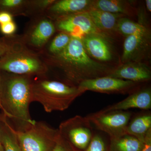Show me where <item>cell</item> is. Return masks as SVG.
Segmentation results:
<instances>
[{
	"label": "cell",
	"instance_id": "44dd1931",
	"mask_svg": "<svg viewBox=\"0 0 151 151\" xmlns=\"http://www.w3.org/2000/svg\"><path fill=\"white\" fill-rule=\"evenodd\" d=\"M111 141L116 151H141L144 145L143 142L128 134L123 135Z\"/></svg>",
	"mask_w": 151,
	"mask_h": 151
},
{
	"label": "cell",
	"instance_id": "52a82bcc",
	"mask_svg": "<svg viewBox=\"0 0 151 151\" xmlns=\"http://www.w3.org/2000/svg\"><path fill=\"white\" fill-rule=\"evenodd\" d=\"M56 31L52 20L45 15L39 16L32 18L21 39L28 47L39 54Z\"/></svg>",
	"mask_w": 151,
	"mask_h": 151
},
{
	"label": "cell",
	"instance_id": "7c38bea8",
	"mask_svg": "<svg viewBox=\"0 0 151 151\" xmlns=\"http://www.w3.org/2000/svg\"><path fill=\"white\" fill-rule=\"evenodd\" d=\"M81 40L85 51L91 58L101 62L113 59V51L107 36L90 34L84 36Z\"/></svg>",
	"mask_w": 151,
	"mask_h": 151
},
{
	"label": "cell",
	"instance_id": "f546056e",
	"mask_svg": "<svg viewBox=\"0 0 151 151\" xmlns=\"http://www.w3.org/2000/svg\"><path fill=\"white\" fill-rule=\"evenodd\" d=\"M141 151H151V132L146 137L144 147Z\"/></svg>",
	"mask_w": 151,
	"mask_h": 151
},
{
	"label": "cell",
	"instance_id": "d4e9b609",
	"mask_svg": "<svg viewBox=\"0 0 151 151\" xmlns=\"http://www.w3.org/2000/svg\"><path fill=\"white\" fill-rule=\"evenodd\" d=\"M85 151H106V144L103 137L99 134H94Z\"/></svg>",
	"mask_w": 151,
	"mask_h": 151
},
{
	"label": "cell",
	"instance_id": "8992f818",
	"mask_svg": "<svg viewBox=\"0 0 151 151\" xmlns=\"http://www.w3.org/2000/svg\"><path fill=\"white\" fill-rule=\"evenodd\" d=\"M92 124L87 116L77 115L62 122L58 129L69 145L85 151L94 134Z\"/></svg>",
	"mask_w": 151,
	"mask_h": 151
},
{
	"label": "cell",
	"instance_id": "1f68e13d",
	"mask_svg": "<svg viewBox=\"0 0 151 151\" xmlns=\"http://www.w3.org/2000/svg\"><path fill=\"white\" fill-rule=\"evenodd\" d=\"M0 151H4V149H3V146L2 145L1 142V140H0Z\"/></svg>",
	"mask_w": 151,
	"mask_h": 151
},
{
	"label": "cell",
	"instance_id": "4dcf8cb0",
	"mask_svg": "<svg viewBox=\"0 0 151 151\" xmlns=\"http://www.w3.org/2000/svg\"><path fill=\"white\" fill-rule=\"evenodd\" d=\"M147 9L149 12H151V0H146L145 1Z\"/></svg>",
	"mask_w": 151,
	"mask_h": 151
},
{
	"label": "cell",
	"instance_id": "7a4b0ae2",
	"mask_svg": "<svg viewBox=\"0 0 151 151\" xmlns=\"http://www.w3.org/2000/svg\"><path fill=\"white\" fill-rule=\"evenodd\" d=\"M34 78L0 70V103L2 113L14 129L24 131L35 123L29 111Z\"/></svg>",
	"mask_w": 151,
	"mask_h": 151
},
{
	"label": "cell",
	"instance_id": "e0dca14e",
	"mask_svg": "<svg viewBox=\"0 0 151 151\" xmlns=\"http://www.w3.org/2000/svg\"><path fill=\"white\" fill-rule=\"evenodd\" d=\"M91 8L113 14L125 16L135 15L137 9L129 2L121 0H97L93 1Z\"/></svg>",
	"mask_w": 151,
	"mask_h": 151
},
{
	"label": "cell",
	"instance_id": "7402d4cb",
	"mask_svg": "<svg viewBox=\"0 0 151 151\" xmlns=\"http://www.w3.org/2000/svg\"><path fill=\"white\" fill-rule=\"evenodd\" d=\"M149 30L145 26L123 17L117 23L116 31L127 37L137 33L143 32Z\"/></svg>",
	"mask_w": 151,
	"mask_h": 151
},
{
	"label": "cell",
	"instance_id": "3957f363",
	"mask_svg": "<svg viewBox=\"0 0 151 151\" xmlns=\"http://www.w3.org/2000/svg\"><path fill=\"white\" fill-rule=\"evenodd\" d=\"M84 93L78 86L50 79L46 76L34 77L33 80L32 102L39 103L47 113L66 110Z\"/></svg>",
	"mask_w": 151,
	"mask_h": 151
},
{
	"label": "cell",
	"instance_id": "30bf717a",
	"mask_svg": "<svg viewBox=\"0 0 151 151\" xmlns=\"http://www.w3.org/2000/svg\"><path fill=\"white\" fill-rule=\"evenodd\" d=\"M137 83L108 76L88 79L81 82L78 86L84 93L91 91L100 93L126 94L133 91Z\"/></svg>",
	"mask_w": 151,
	"mask_h": 151
},
{
	"label": "cell",
	"instance_id": "ba28073f",
	"mask_svg": "<svg viewBox=\"0 0 151 151\" xmlns=\"http://www.w3.org/2000/svg\"><path fill=\"white\" fill-rule=\"evenodd\" d=\"M132 113L123 111H100L87 116L92 124L108 135L111 140L126 134Z\"/></svg>",
	"mask_w": 151,
	"mask_h": 151
},
{
	"label": "cell",
	"instance_id": "cb8c5ba5",
	"mask_svg": "<svg viewBox=\"0 0 151 151\" xmlns=\"http://www.w3.org/2000/svg\"><path fill=\"white\" fill-rule=\"evenodd\" d=\"M28 0H0V11H5L13 16L24 15Z\"/></svg>",
	"mask_w": 151,
	"mask_h": 151
},
{
	"label": "cell",
	"instance_id": "d6a6232c",
	"mask_svg": "<svg viewBox=\"0 0 151 151\" xmlns=\"http://www.w3.org/2000/svg\"><path fill=\"white\" fill-rule=\"evenodd\" d=\"M0 109H1V110L2 109L1 106V103H0Z\"/></svg>",
	"mask_w": 151,
	"mask_h": 151
},
{
	"label": "cell",
	"instance_id": "5b68a950",
	"mask_svg": "<svg viewBox=\"0 0 151 151\" xmlns=\"http://www.w3.org/2000/svg\"><path fill=\"white\" fill-rule=\"evenodd\" d=\"M15 132L22 151H52L59 137L58 129L42 122H36L27 129Z\"/></svg>",
	"mask_w": 151,
	"mask_h": 151
},
{
	"label": "cell",
	"instance_id": "603a6c76",
	"mask_svg": "<svg viewBox=\"0 0 151 151\" xmlns=\"http://www.w3.org/2000/svg\"><path fill=\"white\" fill-rule=\"evenodd\" d=\"M55 0H28L24 16L32 17L45 15L50 6Z\"/></svg>",
	"mask_w": 151,
	"mask_h": 151
},
{
	"label": "cell",
	"instance_id": "277c9868",
	"mask_svg": "<svg viewBox=\"0 0 151 151\" xmlns=\"http://www.w3.org/2000/svg\"><path fill=\"white\" fill-rule=\"evenodd\" d=\"M0 70L34 77L45 76L47 72L40 55L28 47L20 35H14L8 50L0 58Z\"/></svg>",
	"mask_w": 151,
	"mask_h": 151
},
{
	"label": "cell",
	"instance_id": "9a60e30c",
	"mask_svg": "<svg viewBox=\"0 0 151 151\" xmlns=\"http://www.w3.org/2000/svg\"><path fill=\"white\" fill-rule=\"evenodd\" d=\"M132 108L150 110L151 108V89L150 87L137 90L122 101L106 107L101 111H126Z\"/></svg>",
	"mask_w": 151,
	"mask_h": 151
},
{
	"label": "cell",
	"instance_id": "484cf974",
	"mask_svg": "<svg viewBox=\"0 0 151 151\" xmlns=\"http://www.w3.org/2000/svg\"><path fill=\"white\" fill-rule=\"evenodd\" d=\"M17 29V25L14 21L4 24H0V31L5 36L13 35L16 31Z\"/></svg>",
	"mask_w": 151,
	"mask_h": 151
},
{
	"label": "cell",
	"instance_id": "6da1fadb",
	"mask_svg": "<svg viewBox=\"0 0 151 151\" xmlns=\"http://www.w3.org/2000/svg\"><path fill=\"white\" fill-rule=\"evenodd\" d=\"M41 58L47 68V73L52 72L57 80L72 86H78L88 79L108 76L114 69L91 58L81 39L73 37L59 54Z\"/></svg>",
	"mask_w": 151,
	"mask_h": 151
},
{
	"label": "cell",
	"instance_id": "9c48e42d",
	"mask_svg": "<svg viewBox=\"0 0 151 151\" xmlns=\"http://www.w3.org/2000/svg\"><path fill=\"white\" fill-rule=\"evenodd\" d=\"M53 22L56 31L67 33L71 37L81 39L90 34L107 36L95 27L86 11L63 17Z\"/></svg>",
	"mask_w": 151,
	"mask_h": 151
},
{
	"label": "cell",
	"instance_id": "ac0fdd59",
	"mask_svg": "<svg viewBox=\"0 0 151 151\" xmlns=\"http://www.w3.org/2000/svg\"><path fill=\"white\" fill-rule=\"evenodd\" d=\"M0 140L4 151H22L14 129L4 114L0 115Z\"/></svg>",
	"mask_w": 151,
	"mask_h": 151
},
{
	"label": "cell",
	"instance_id": "5bb4252c",
	"mask_svg": "<svg viewBox=\"0 0 151 151\" xmlns=\"http://www.w3.org/2000/svg\"><path fill=\"white\" fill-rule=\"evenodd\" d=\"M93 1L91 0L55 1L45 15L54 21L63 17L88 10L92 7Z\"/></svg>",
	"mask_w": 151,
	"mask_h": 151
},
{
	"label": "cell",
	"instance_id": "2e32d148",
	"mask_svg": "<svg viewBox=\"0 0 151 151\" xmlns=\"http://www.w3.org/2000/svg\"><path fill=\"white\" fill-rule=\"evenodd\" d=\"M86 12L95 27L106 35V32L116 31L119 19L125 17L124 15L111 13L92 8Z\"/></svg>",
	"mask_w": 151,
	"mask_h": 151
},
{
	"label": "cell",
	"instance_id": "4316f807",
	"mask_svg": "<svg viewBox=\"0 0 151 151\" xmlns=\"http://www.w3.org/2000/svg\"><path fill=\"white\" fill-rule=\"evenodd\" d=\"M12 36H5L0 38V58L5 54L9 48Z\"/></svg>",
	"mask_w": 151,
	"mask_h": 151
},
{
	"label": "cell",
	"instance_id": "f1b7e54d",
	"mask_svg": "<svg viewBox=\"0 0 151 151\" xmlns=\"http://www.w3.org/2000/svg\"><path fill=\"white\" fill-rule=\"evenodd\" d=\"M13 21V16L5 11H0V24H4Z\"/></svg>",
	"mask_w": 151,
	"mask_h": 151
},
{
	"label": "cell",
	"instance_id": "83f0119b",
	"mask_svg": "<svg viewBox=\"0 0 151 151\" xmlns=\"http://www.w3.org/2000/svg\"><path fill=\"white\" fill-rule=\"evenodd\" d=\"M69 145L60 136L59 137L55 147L52 151H69L68 146Z\"/></svg>",
	"mask_w": 151,
	"mask_h": 151
},
{
	"label": "cell",
	"instance_id": "4fadbf2b",
	"mask_svg": "<svg viewBox=\"0 0 151 151\" xmlns=\"http://www.w3.org/2000/svg\"><path fill=\"white\" fill-rule=\"evenodd\" d=\"M108 76L137 83L150 81L151 71L149 66L143 63L128 62L113 69Z\"/></svg>",
	"mask_w": 151,
	"mask_h": 151
},
{
	"label": "cell",
	"instance_id": "ffe728a7",
	"mask_svg": "<svg viewBox=\"0 0 151 151\" xmlns=\"http://www.w3.org/2000/svg\"><path fill=\"white\" fill-rule=\"evenodd\" d=\"M71 36L62 32L52 37L42 51L39 53L41 57H48L59 54L66 48L70 42Z\"/></svg>",
	"mask_w": 151,
	"mask_h": 151
},
{
	"label": "cell",
	"instance_id": "8fae6325",
	"mask_svg": "<svg viewBox=\"0 0 151 151\" xmlns=\"http://www.w3.org/2000/svg\"><path fill=\"white\" fill-rule=\"evenodd\" d=\"M150 37L149 30L127 37L122 57L123 63L141 62L150 50Z\"/></svg>",
	"mask_w": 151,
	"mask_h": 151
},
{
	"label": "cell",
	"instance_id": "d6986e66",
	"mask_svg": "<svg viewBox=\"0 0 151 151\" xmlns=\"http://www.w3.org/2000/svg\"><path fill=\"white\" fill-rule=\"evenodd\" d=\"M151 132V115L145 113L135 117L127 126L126 134L135 137L145 143L146 137Z\"/></svg>",
	"mask_w": 151,
	"mask_h": 151
}]
</instances>
